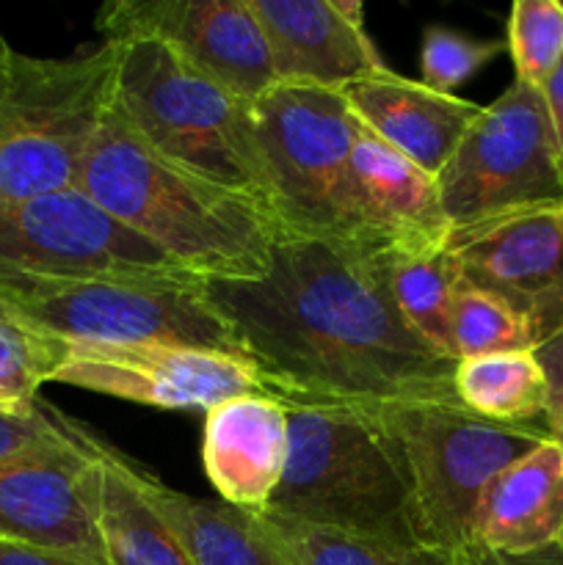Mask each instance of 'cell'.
Masks as SVG:
<instances>
[{"label":"cell","instance_id":"1","mask_svg":"<svg viewBox=\"0 0 563 565\" xmlns=\"http://www.w3.org/2000/svg\"><path fill=\"white\" fill-rule=\"evenodd\" d=\"M390 259L331 237H282L265 276L204 281V296L285 406L453 401L458 362L406 323Z\"/></svg>","mask_w":563,"mask_h":565},{"label":"cell","instance_id":"2","mask_svg":"<svg viewBox=\"0 0 563 565\" xmlns=\"http://www.w3.org/2000/svg\"><path fill=\"white\" fill-rule=\"evenodd\" d=\"M77 191L202 281L259 279L287 237L268 202L171 163L116 105L94 132Z\"/></svg>","mask_w":563,"mask_h":565},{"label":"cell","instance_id":"3","mask_svg":"<svg viewBox=\"0 0 563 565\" xmlns=\"http://www.w3.org/2000/svg\"><path fill=\"white\" fill-rule=\"evenodd\" d=\"M287 419L290 450L265 511L375 544L431 546L406 456L379 408L296 403Z\"/></svg>","mask_w":563,"mask_h":565},{"label":"cell","instance_id":"4","mask_svg":"<svg viewBox=\"0 0 563 565\" xmlns=\"http://www.w3.org/2000/svg\"><path fill=\"white\" fill-rule=\"evenodd\" d=\"M119 44L114 105L163 158L274 207L252 103L152 39Z\"/></svg>","mask_w":563,"mask_h":565},{"label":"cell","instance_id":"5","mask_svg":"<svg viewBox=\"0 0 563 565\" xmlns=\"http://www.w3.org/2000/svg\"><path fill=\"white\" fill-rule=\"evenodd\" d=\"M119 44L66 58L14 53L0 97V202L75 191L92 138L114 105Z\"/></svg>","mask_w":563,"mask_h":565},{"label":"cell","instance_id":"6","mask_svg":"<svg viewBox=\"0 0 563 565\" xmlns=\"http://www.w3.org/2000/svg\"><path fill=\"white\" fill-rule=\"evenodd\" d=\"M375 408L406 456L431 546L450 555L472 546V519L491 480L552 439L544 419L495 423L469 412L458 397Z\"/></svg>","mask_w":563,"mask_h":565},{"label":"cell","instance_id":"7","mask_svg":"<svg viewBox=\"0 0 563 565\" xmlns=\"http://www.w3.org/2000/svg\"><path fill=\"white\" fill-rule=\"evenodd\" d=\"M0 301L39 331L92 345L208 348L246 362L202 285L127 279L0 281Z\"/></svg>","mask_w":563,"mask_h":565},{"label":"cell","instance_id":"8","mask_svg":"<svg viewBox=\"0 0 563 565\" xmlns=\"http://www.w3.org/2000/svg\"><path fill=\"white\" fill-rule=\"evenodd\" d=\"M453 232L563 207V160L539 88L513 81L436 177Z\"/></svg>","mask_w":563,"mask_h":565},{"label":"cell","instance_id":"9","mask_svg":"<svg viewBox=\"0 0 563 565\" xmlns=\"http://www.w3.org/2000/svg\"><path fill=\"white\" fill-rule=\"evenodd\" d=\"M127 279L202 285L83 191L0 202V281Z\"/></svg>","mask_w":563,"mask_h":565},{"label":"cell","instance_id":"10","mask_svg":"<svg viewBox=\"0 0 563 565\" xmlns=\"http://www.w3.org/2000/svg\"><path fill=\"white\" fill-rule=\"evenodd\" d=\"M252 125L287 237L334 235V199L364 125L337 88L285 83L252 103Z\"/></svg>","mask_w":563,"mask_h":565},{"label":"cell","instance_id":"11","mask_svg":"<svg viewBox=\"0 0 563 565\" xmlns=\"http://www.w3.org/2000/svg\"><path fill=\"white\" fill-rule=\"evenodd\" d=\"M94 25L103 42L163 44L246 103L279 83L248 0H114L97 11Z\"/></svg>","mask_w":563,"mask_h":565},{"label":"cell","instance_id":"12","mask_svg":"<svg viewBox=\"0 0 563 565\" xmlns=\"http://www.w3.org/2000/svg\"><path fill=\"white\" fill-rule=\"evenodd\" d=\"M53 381L169 412L202 408L208 414L232 397H276L243 359L185 345L70 342V356Z\"/></svg>","mask_w":563,"mask_h":565},{"label":"cell","instance_id":"13","mask_svg":"<svg viewBox=\"0 0 563 565\" xmlns=\"http://www.w3.org/2000/svg\"><path fill=\"white\" fill-rule=\"evenodd\" d=\"M450 232L434 177L364 127L337 188L331 241L403 257L439 252Z\"/></svg>","mask_w":563,"mask_h":565},{"label":"cell","instance_id":"14","mask_svg":"<svg viewBox=\"0 0 563 565\" xmlns=\"http://www.w3.org/2000/svg\"><path fill=\"white\" fill-rule=\"evenodd\" d=\"M461 287L506 303L533 345L563 331V221L557 210L450 232Z\"/></svg>","mask_w":563,"mask_h":565},{"label":"cell","instance_id":"15","mask_svg":"<svg viewBox=\"0 0 563 565\" xmlns=\"http://www.w3.org/2000/svg\"><path fill=\"white\" fill-rule=\"evenodd\" d=\"M103 439L0 463V539L22 541L108 565L97 516V456Z\"/></svg>","mask_w":563,"mask_h":565},{"label":"cell","instance_id":"16","mask_svg":"<svg viewBox=\"0 0 563 565\" xmlns=\"http://www.w3.org/2000/svg\"><path fill=\"white\" fill-rule=\"evenodd\" d=\"M270 47L276 81L337 88L390 66L364 31L359 0H248Z\"/></svg>","mask_w":563,"mask_h":565},{"label":"cell","instance_id":"17","mask_svg":"<svg viewBox=\"0 0 563 565\" xmlns=\"http://www.w3.org/2000/svg\"><path fill=\"white\" fill-rule=\"evenodd\" d=\"M287 450L290 419L279 397H232L204 414V475L226 505L263 513L285 472Z\"/></svg>","mask_w":563,"mask_h":565},{"label":"cell","instance_id":"18","mask_svg":"<svg viewBox=\"0 0 563 565\" xmlns=\"http://www.w3.org/2000/svg\"><path fill=\"white\" fill-rule=\"evenodd\" d=\"M348 108L375 138L436 180L484 105L442 94L392 70L340 88Z\"/></svg>","mask_w":563,"mask_h":565},{"label":"cell","instance_id":"19","mask_svg":"<svg viewBox=\"0 0 563 565\" xmlns=\"http://www.w3.org/2000/svg\"><path fill=\"white\" fill-rule=\"evenodd\" d=\"M563 530V450L544 441L497 475L472 519V546L530 555L557 544Z\"/></svg>","mask_w":563,"mask_h":565},{"label":"cell","instance_id":"20","mask_svg":"<svg viewBox=\"0 0 563 565\" xmlns=\"http://www.w3.org/2000/svg\"><path fill=\"white\" fill-rule=\"evenodd\" d=\"M97 516L108 565H196L144 494L136 463L105 441L97 456Z\"/></svg>","mask_w":563,"mask_h":565},{"label":"cell","instance_id":"21","mask_svg":"<svg viewBox=\"0 0 563 565\" xmlns=\"http://www.w3.org/2000/svg\"><path fill=\"white\" fill-rule=\"evenodd\" d=\"M136 475L144 494L180 535L196 565H293L254 513L171 491L138 467Z\"/></svg>","mask_w":563,"mask_h":565},{"label":"cell","instance_id":"22","mask_svg":"<svg viewBox=\"0 0 563 565\" xmlns=\"http://www.w3.org/2000/svg\"><path fill=\"white\" fill-rule=\"evenodd\" d=\"M456 397L478 417L524 425L544 419L550 384L533 351L461 359L453 375Z\"/></svg>","mask_w":563,"mask_h":565},{"label":"cell","instance_id":"23","mask_svg":"<svg viewBox=\"0 0 563 565\" xmlns=\"http://www.w3.org/2000/svg\"><path fill=\"white\" fill-rule=\"evenodd\" d=\"M390 285L406 323L436 351L456 359L450 318L453 301H456V292L461 287V274H458L450 248L445 246L431 254L392 257Z\"/></svg>","mask_w":563,"mask_h":565},{"label":"cell","instance_id":"24","mask_svg":"<svg viewBox=\"0 0 563 565\" xmlns=\"http://www.w3.org/2000/svg\"><path fill=\"white\" fill-rule=\"evenodd\" d=\"M265 533L279 544L293 565H456L450 552L434 546H386L351 539L331 530L309 527L276 513H254Z\"/></svg>","mask_w":563,"mask_h":565},{"label":"cell","instance_id":"25","mask_svg":"<svg viewBox=\"0 0 563 565\" xmlns=\"http://www.w3.org/2000/svg\"><path fill=\"white\" fill-rule=\"evenodd\" d=\"M70 342L39 331L0 301V392L11 401H36L39 386L55 379Z\"/></svg>","mask_w":563,"mask_h":565},{"label":"cell","instance_id":"26","mask_svg":"<svg viewBox=\"0 0 563 565\" xmlns=\"http://www.w3.org/2000/svg\"><path fill=\"white\" fill-rule=\"evenodd\" d=\"M450 331L456 362L491 356V353L535 351L528 326L506 303L469 287H458Z\"/></svg>","mask_w":563,"mask_h":565},{"label":"cell","instance_id":"27","mask_svg":"<svg viewBox=\"0 0 563 565\" xmlns=\"http://www.w3.org/2000/svg\"><path fill=\"white\" fill-rule=\"evenodd\" d=\"M506 47L511 53L513 81L541 88L563 58V3L517 0L508 17Z\"/></svg>","mask_w":563,"mask_h":565},{"label":"cell","instance_id":"28","mask_svg":"<svg viewBox=\"0 0 563 565\" xmlns=\"http://www.w3.org/2000/svg\"><path fill=\"white\" fill-rule=\"evenodd\" d=\"M92 430L75 419L64 417L44 401L0 412V463L22 461L33 456H50L81 447Z\"/></svg>","mask_w":563,"mask_h":565},{"label":"cell","instance_id":"29","mask_svg":"<svg viewBox=\"0 0 563 565\" xmlns=\"http://www.w3.org/2000/svg\"><path fill=\"white\" fill-rule=\"evenodd\" d=\"M502 50V39H475L453 28L428 25L423 33V83L442 94H456Z\"/></svg>","mask_w":563,"mask_h":565},{"label":"cell","instance_id":"30","mask_svg":"<svg viewBox=\"0 0 563 565\" xmlns=\"http://www.w3.org/2000/svg\"><path fill=\"white\" fill-rule=\"evenodd\" d=\"M456 565H563V550L557 544L546 550L530 552V555H500V552L480 550V546H467V550L453 555Z\"/></svg>","mask_w":563,"mask_h":565},{"label":"cell","instance_id":"31","mask_svg":"<svg viewBox=\"0 0 563 565\" xmlns=\"http://www.w3.org/2000/svg\"><path fill=\"white\" fill-rule=\"evenodd\" d=\"M0 565H88L77 557L61 552L42 550V546L22 544V541L0 539Z\"/></svg>","mask_w":563,"mask_h":565},{"label":"cell","instance_id":"32","mask_svg":"<svg viewBox=\"0 0 563 565\" xmlns=\"http://www.w3.org/2000/svg\"><path fill=\"white\" fill-rule=\"evenodd\" d=\"M535 359H539L541 370L546 375V384H550V395L561 397L563 395V331H557L552 340H546L544 345L535 348ZM550 397V401H552Z\"/></svg>","mask_w":563,"mask_h":565},{"label":"cell","instance_id":"33","mask_svg":"<svg viewBox=\"0 0 563 565\" xmlns=\"http://www.w3.org/2000/svg\"><path fill=\"white\" fill-rule=\"evenodd\" d=\"M541 97H544L546 114H550L552 121V132H555L557 149H561V160H563V58L561 64L555 66L550 77H546L544 86L539 88Z\"/></svg>","mask_w":563,"mask_h":565},{"label":"cell","instance_id":"34","mask_svg":"<svg viewBox=\"0 0 563 565\" xmlns=\"http://www.w3.org/2000/svg\"><path fill=\"white\" fill-rule=\"evenodd\" d=\"M544 423H546V428H550L552 441H555V445L563 450V395L552 397L550 406H546Z\"/></svg>","mask_w":563,"mask_h":565},{"label":"cell","instance_id":"35","mask_svg":"<svg viewBox=\"0 0 563 565\" xmlns=\"http://www.w3.org/2000/svg\"><path fill=\"white\" fill-rule=\"evenodd\" d=\"M11 61H14V50L9 47V42H6L3 31H0V97H3L6 86H9Z\"/></svg>","mask_w":563,"mask_h":565},{"label":"cell","instance_id":"36","mask_svg":"<svg viewBox=\"0 0 563 565\" xmlns=\"http://www.w3.org/2000/svg\"><path fill=\"white\" fill-rule=\"evenodd\" d=\"M28 403H31V401H28ZM17 406H25V403L11 401L9 395H3V392H0V412H6V408H17Z\"/></svg>","mask_w":563,"mask_h":565},{"label":"cell","instance_id":"37","mask_svg":"<svg viewBox=\"0 0 563 565\" xmlns=\"http://www.w3.org/2000/svg\"><path fill=\"white\" fill-rule=\"evenodd\" d=\"M557 546H561V550H563V530H561V539H557Z\"/></svg>","mask_w":563,"mask_h":565},{"label":"cell","instance_id":"38","mask_svg":"<svg viewBox=\"0 0 563 565\" xmlns=\"http://www.w3.org/2000/svg\"><path fill=\"white\" fill-rule=\"evenodd\" d=\"M557 215H561V221H563V207H561V210H557Z\"/></svg>","mask_w":563,"mask_h":565}]
</instances>
